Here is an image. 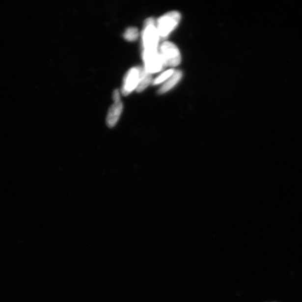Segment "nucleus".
Wrapping results in <instances>:
<instances>
[{"instance_id": "obj_1", "label": "nucleus", "mask_w": 302, "mask_h": 302, "mask_svg": "<svg viewBox=\"0 0 302 302\" xmlns=\"http://www.w3.org/2000/svg\"><path fill=\"white\" fill-rule=\"evenodd\" d=\"M142 38L144 50H158L160 36L154 19L148 18L145 22Z\"/></svg>"}, {"instance_id": "obj_2", "label": "nucleus", "mask_w": 302, "mask_h": 302, "mask_svg": "<svg viewBox=\"0 0 302 302\" xmlns=\"http://www.w3.org/2000/svg\"><path fill=\"white\" fill-rule=\"evenodd\" d=\"M181 16L178 11H171L161 17L158 22V33L160 38H166L175 29L180 22Z\"/></svg>"}, {"instance_id": "obj_3", "label": "nucleus", "mask_w": 302, "mask_h": 302, "mask_svg": "<svg viewBox=\"0 0 302 302\" xmlns=\"http://www.w3.org/2000/svg\"><path fill=\"white\" fill-rule=\"evenodd\" d=\"M159 54L165 67H176L180 63V51L172 43L165 42L161 44Z\"/></svg>"}, {"instance_id": "obj_4", "label": "nucleus", "mask_w": 302, "mask_h": 302, "mask_svg": "<svg viewBox=\"0 0 302 302\" xmlns=\"http://www.w3.org/2000/svg\"><path fill=\"white\" fill-rule=\"evenodd\" d=\"M144 68L149 73H156L165 67L158 50H144L143 54Z\"/></svg>"}, {"instance_id": "obj_5", "label": "nucleus", "mask_w": 302, "mask_h": 302, "mask_svg": "<svg viewBox=\"0 0 302 302\" xmlns=\"http://www.w3.org/2000/svg\"><path fill=\"white\" fill-rule=\"evenodd\" d=\"M141 72V67H137L131 68L127 72L124 79L122 87V94L128 95L135 89H136L139 83Z\"/></svg>"}, {"instance_id": "obj_6", "label": "nucleus", "mask_w": 302, "mask_h": 302, "mask_svg": "<svg viewBox=\"0 0 302 302\" xmlns=\"http://www.w3.org/2000/svg\"><path fill=\"white\" fill-rule=\"evenodd\" d=\"M123 109V103L120 101L115 102L109 110L107 116V124L109 128H113L118 123Z\"/></svg>"}, {"instance_id": "obj_7", "label": "nucleus", "mask_w": 302, "mask_h": 302, "mask_svg": "<svg viewBox=\"0 0 302 302\" xmlns=\"http://www.w3.org/2000/svg\"><path fill=\"white\" fill-rule=\"evenodd\" d=\"M181 77H182V72L179 70L175 71L171 77L168 78L167 82L160 88L159 94H163L170 90L178 83Z\"/></svg>"}, {"instance_id": "obj_8", "label": "nucleus", "mask_w": 302, "mask_h": 302, "mask_svg": "<svg viewBox=\"0 0 302 302\" xmlns=\"http://www.w3.org/2000/svg\"><path fill=\"white\" fill-rule=\"evenodd\" d=\"M152 82L151 74L145 70L144 68L141 67L140 79L138 86L136 88L137 91H143Z\"/></svg>"}, {"instance_id": "obj_9", "label": "nucleus", "mask_w": 302, "mask_h": 302, "mask_svg": "<svg viewBox=\"0 0 302 302\" xmlns=\"http://www.w3.org/2000/svg\"><path fill=\"white\" fill-rule=\"evenodd\" d=\"M138 36V30L135 27L128 28L123 35L125 39L131 42L135 41V40L137 39Z\"/></svg>"}, {"instance_id": "obj_10", "label": "nucleus", "mask_w": 302, "mask_h": 302, "mask_svg": "<svg viewBox=\"0 0 302 302\" xmlns=\"http://www.w3.org/2000/svg\"><path fill=\"white\" fill-rule=\"evenodd\" d=\"M174 71L175 70L172 69L165 71L164 73L160 75L159 77L153 81V84H158L165 82V80H166L171 77V75L174 74Z\"/></svg>"}, {"instance_id": "obj_11", "label": "nucleus", "mask_w": 302, "mask_h": 302, "mask_svg": "<svg viewBox=\"0 0 302 302\" xmlns=\"http://www.w3.org/2000/svg\"><path fill=\"white\" fill-rule=\"evenodd\" d=\"M112 98H113L114 102L120 101V94L118 90H116L114 91L113 95H112Z\"/></svg>"}]
</instances>
